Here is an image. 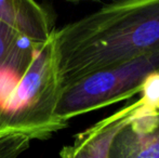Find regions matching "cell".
<instances>
[{
  "label": "cell",
  "instance_id": "obj_9",
  "mask_svg": "<svg viewBox=\"0 0 159 158\" xmlns=\"http://www.w3.org/2000/svg\"><path fill=\"white\" fill-rule=\"evenodd\" d=\"M21 38L22 36L0 22V64L12 52Z\"/></svg>",
  "mask_w": 159,
  "mask_h": 158
},
{
  "label": "cell",
  "instance_id": "obj_2",
  "mask_svg": "<svg viewBox=\"0 0 159 158\" xmlns=\"http://www.w3.org/2000/svg\"><path fill=\"white\" fill-rule=\"evenodd\" d=\"M61 91L53 33L48 41L36 47L30 65L8 100L0 116V139L24 135L46 140L66 128L68 124L55 117Z\"/></svg>",
  "mask_w": 159,
  "mask_h": 158
},
{
  "label": "cell",
  "instance_id": "obj_8",
  "mask_svg": "<svg viewBox=\"0 0 159 158\" xmlns=\"http://www.w3.org/2000/svg\"><path fill=\"white\" fill-rule=\"evenodd\" d=\"M32 140L24 135H9L0 139V158H17L28 147Z\"/></svg>",
  "mask_w": 159,
  "mask_h": 158
},
{
  "label": "cell",
  "instance_id": "obj_5",
  "mask_svg": "<svg viewBox=\"0 0 159 158\" xmlns=\"http://www.w3.org/2000/svg\"><path fill=\"white\" fill-rule=\"evenodd\" d=\"M131 111L132 104L76 134L73 144L61 151L60 158H108L111 142L127 124Z\"/></svg>",
  "mask_w": 159,
  "mask_h": 158
},
{
  "label": "cell",
  "instance_id": "obj_3",
  "mask_svg": "<svg viewBox=\"0 0 159 158\" xmlns=\"http://www.w3.org/2000/svg\"><path fill=\"white\" fill-rule=\"evenodd\" d=\"M159 70V52L91 73L63 87L55 117L63 124L76 116L139 94L145 77Z\"/></svg>",
  "mask_w": 159,
  "mask_h": 158
},
{
  "label": "cell",
  "instance_id": "obj_4",
  "mask_svg": "<svg viewBox=\"0 0 159 158\" xmlns=\"http://www.w3.org/2000/svg\"><path fill=\"white\" fill-rule=\"evenodd\" d=\"M108 158H159V114L132 104L129 120L114 138Z\"/></svg>",
  "mask_w": 159,
  "mask_h": 158
},
{
  "label": "cell",
  "instance_id": "obj_6",
  "mask_svg": "<svg viewBox=\"0 0 159 158\" xmlns=\"http://www.w3.org/2000/svg\"><path fill=\"white\" fill-rule=\"evenodd\" d=\"M0 22L34 43H44L54 33L52 19L32 0H0Z\"/></svg>",
  "mask_w": 159,
  "mask_h": 158
},
{
  "label": "cell",
  "instance_id": "obj_7",
  "mask_svg": "<svg viewBox=\"0 0 159 158\" xmlns=\"http://www.w3.org/2000/svg\"><path fill=\"white\" fill-rule=\"evenodd\" d=\"M140 99L136 105L147 113L159 114V70L145 77L140 90Z\"/></svg>",
  "mask_w": 159,
  "mask_h": 158
},
{
  "label": "cell",
  "instance_id": "obj_1",
  "mask_svg": "<svg viewBox=\"0 0 159 158\" xmlns=\"http://www.w3.org/2000/svg\"><path fill=\"white\" fill-rule=\"evenodd\" d=\"M63 87L91 73L159 52V0H124L54 32Z\"/></svg>",
  "mask_w": 159,
  "mask_h": 158
}]
</instances>
